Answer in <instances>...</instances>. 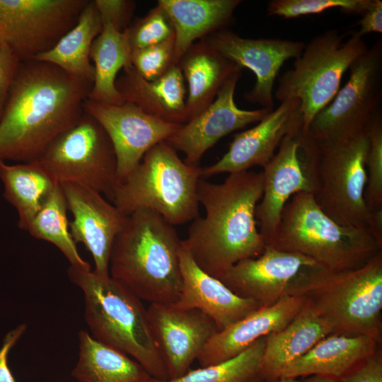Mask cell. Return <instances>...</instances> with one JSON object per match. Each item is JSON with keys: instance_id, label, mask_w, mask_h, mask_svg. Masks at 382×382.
Listing matches in <instances>:
<instances>
[{"instance_id": "cell-23", "label": "cell", "mask_w": 382, "mask_h": 382, "mask_svg": "<svg viewBox=\"0 0 382 382\" xmlns=\"http://www.w3.org/2000/svg\"><path fill=\"white\" fill-rule=\"evenodd\" d=\"M122 71L115 85L123 103H132L145 113L168 122H186L187 90L178 64L154 81L143 79L132 64Z\"/></svg>"}, {"instance_id": "cell-9", "label": "cell", "mask_w": 382, "mask_h": 382, "mask_svg": "<svg viewBox=\"0 0 382 382\" xmlns=\"http://www.w3.org/2000/svg\"><path fill=\"white\" fill-rule=\"evenodd\" d=\"M367 49L357 31L346 41L335 29L321 33L305 45L292 67L279 78L275 99L299 101L302 130L306 132L316 115L336 96L345 73Z\"/></svg>"}, {"instance_id": "cell-19", "label": "cell", "mask_w": 382, "mask_h": 382, "mask_svg": "<svg viewBox=\"0 0 382 382\" xmlns=\"http://www.w3.org/2000/svg\"><path fill=\"white\" fill-rule=\"evenodd\" d=\"M60 185L73 215L69 230L74 241L83 243L89 251L96 274L109 275L111 249L128 215L96 190L71 183Z\"/></svg>"}, {"instance_id": "cell-35", "label": "cell", "mask_w": 382, "mask_h": 382, "mask_svg": "<svg viewBox=\"0 0 382 382\" xmlns=\"http://www.w3.org/2000/svg\"><path fill=\"white\" fill-rule=\"evenodd\" d=\"M369 147L366 160L364 199L371 212L382 208V114L380 109L366 127Z\"/></svg>"}, {"instance_id": "cell-1", "label": "cell", "mask_w": 382, "mask_h": 382, "mask_svg": "<svg viewBox=\"0 0 382 382\" xmlns=\"http://www.w3.org/2000/svg\"><path fill=\"white\" fill-rule=\"evenodd\" d=\"M92 86L52 64L21 62L0 119V161L38 159L82 117Z\"/></svg>"}, {"instance_id": "cell-6", "label": "cell", "mask_w": 382, "mask_h": 382, "mask_svg": "<svg viewBox=\"0 0 382 382\" xmlns=\"http://www.w3.org/2000/svg\"><path fill=\"white\" fill-rule=\"evenodd\" d=\"M202 168L182 161L165 141L150 149L118 183L112 203L123 214L151 210L173 226L199 216L197 187Z\"/></svg>"}, {"instance_id": "cell-16", "label": "cell", "mask_w": 382, "mask_h": 382, "mask_svg": "<svg viewBox=\"0 0 382 382\" xmlns=\"http://www.w3.org/2000/svg\"><path fill=\"white\" fill-rule=\"evenodd\" d=\"M201 40L241 69L253 72L255 83L245 98L271 111L274 110V85L279 70L287 60L298 58L306 45L297 40L245 38L227 28Z\"/></svg>"}, {"instance_id": "cell-27", "label": "cell", "mask_w": 382, "mask_h": 382, "mask_svg": "<svg viewBox=\"0 0 382 382\" xmlns=\"http://www.w3.org/2000/svg\"><path fill=\"white\" fill-rule=\"evenodd\" d=\"M241 0H158L173 25L175 34V63L189 47L224 29L234 21Z\"/></svg>"}, {"instance_id": "cell-4", "label": "cell", "mask_w": 382, "mask_h": 382, "mask_svg": "<svg viewBox=\"0 0 382 382\" xmlns=\"http://www.w3.org/2000/svg\"><path fill=\"white\" fill-rule=\"evenodd\" d=\"M70 281L83 294L84 318L99 342L138 362L152 378L168 380L166 365L154 340L142 301L110 275L69 266Z\"/></svg>"}, {"instance_id": "cell-12", "label": "cell", "mask_w": 382, "mask_h": 382, "mask_svg": "<svg viewBox=\"0 0 382 382\" xmlns=\"http://www.w3.org/2000/svg\"><path fill=\"white\" fill-rule=\"evenodd\" d=\"M87 0H0V37L21 62L52 49L77 22Z\"/></svg>"}, {"instance_id": "cell-38", "label": "cell", "mask_w": 382, "mask_h": 382, "mask_svg": "<svg viewBox=\"0 0 382 382\" xmlns=\"http://www.w3.org/2000/svg\"><path fill=\"white\" fill-rule=\"evenodd\" d=\"M102 24H110L123 33L132 23L136 3L130 0H94Z\"/></svg>"}, {"instance_id": "cell-46", "label": "cell", "mask_w": 382, "mask_h": 382, "mask_svg": "<svg viewBox=\"0 0 382 382\" xmlns=\"http://www.w3.org/2000/svg\"><path fill=\"white\" fill-rule=\"evenodd\" d=\"M262 380H263L261 377L251 381V382H260Z\"/></svg>"}, {"instance_id": "cell-47", "label": "cell", "mask_w": 382, "mask_h": 382, "mask_svg": "<svg viewBox=\"0 0 382 382\" xmlns=\"http://www.w3.org/2000/svg\"><path fill=\"white\" fill-rule=\"evenodd\" d=\"M4 44L1 40V38L0 37V50L4 47Z\"/></svg>"}, {"instance_id": "cell-22", "label": "cell", "mask_w": 382, "mask_h": 382, "mask_svg": "<svg viewBox=\"0 0 382 382\" xmlns=\"http://www.w3.org/2000/svg\"><path fill=\"white\" fill-rule=\"evenodd\" d=\"M180 265L183 286L173 305L180 309H197L215 323L219 331L238 321L260 306L241 297L219 279L203 271L182 243Z\"/></svg>"}, {"instance_id": "cell-3", "label": "cell", "mask_w": 382, "mask_h": 382, "mask_svg": "<svg viewBox=\"0 0 382 382\" xmlns=\"http://www.w3.org/2000/svg\"><path fill=\"white\" fill-rule=\"evenodd\" d=\"M181 247L174 226L161 216L151 210L134 212L114 241L109 275L141 301L173 304L183 286Z\"/></svg>"}, {"instance_id": "cell-13", "label": "cell", "mask_w": 382, "mask_h": 382, "mask_svg": "<svg viewBox=\"0 0 382 382\" xmlns=\"http://www.w3.org/2000/svg\"><path fill=\"white\" fill-rule=\"evenodd\" d=\"M326 271L306 255L266 245L260 256L237 262L219 279L236 295L268 306Z\"/></svg>"}, {"instance_id": "cell-43", "label": "cell", "mask_w": 382, "mask_h": 382, "mask_svg": "<svg viewBox=\"0 0 382 382\" xmlns=\"http://www.w3.org/2000/svg\"><path fill=\"white\" fill-rule=\"evenodd\" d=\"M368 231L382 246V208L371 212Z\"/></svg>"}, {"instance_id": "cell-41", "label": "cell", "mask_w": 382, "mask_h": 382, "mask_svg": "<svg viewBox=\"0 0 382 382\" xmlns=\"http://www.w3.org/2000/svg\"><path fill=\"white\" fill-rule=\"evenodd\" d=\"M357 23L359 27L357 34L361 37L371 33H382V1L371 0L366 11Z\"/></svg>"}, {"instance_id": "cell-26", "label": "cell", "mask_w": 382, "mask_h": 382, "mask_svg": "<svg viewBox=\"0 0 382 382\" xmlns=\"http://www.w3.org/2000/svg\"><path fill=\"white\" fill-rule=\"evenodd\" d=\"M332 333L331 325L304 300L300 311L286 326L265 337L262 378H279L291 363Z\"/></svg>"}, {"instance_id": "cell-14", "label": "cell", "mask_w": 382, "mask_h": 382, "mask_svg": "<svg viewBox=\"0 0 382 382\" xmlns=\"http://www.w3.org/2000/svg\"><path fill=\"white\" fill-rule=\"evenodd\" d=\"M307 141L302 128L286 135L263 167V191L255 219L265 245L274 235L290 198L299 192L314 191L313 164Z\"/></svg>"}, {"instance_id": "cell-25", "label": "cell", "mask_w": 382, "mask_h": 382, "mask_svg": "<svg viewBox=\"0 0 382 382\" xmlns=\"http://www.w3.org/2000/svg\"><path fill=\"white\" fill-rule=\"evenodd\" d=\"M178 65L187 85L186 122L208 107L225 83L242 71L204 40L192 45Z\"/></svg>"}, {"instance_id": "cell-39", "label": "cell", "mask_w": 382, "mask_h": 382, "mask_svg": "<svg viewBox=\"0 0 382 382\" xmlns=\"http://www.w3.org/2000/svg\"><path fill=\"white\" fill-rule=\"evenodd\" d=\"M21 61L5 45L0 50V119Z\"/></svg>"}, {"instance_id": "cell-2", "label": "cell", "mask_w": 382, "mask_h": 382, "mask_svg": "<svg viewBox=\"0 0 382 382\" xmlns=\"http://www.w3.org/2000/svg\"><path fill=\"white\" fill-rule=\"evenodd\" d=\"M262 191V173L228 174L219 184L199 179L197 195L205 214L192 221L182 243L206 273L220 279L237 262L263 253L255 219Z\"/></svg>"}, {"instance_id": "cell-44", "label": "cell", "mask_w": 382, "mask_h": 382, "mask_svg": "<svg viewBox=\"0 0 382 382\" xmlns=\"http://www.w3.org/2000/svg\"><path fill=\"white\" fill-rule=\"evenodd\" d=\"M301 382H339L336 380L320 376L318 375H311L306 377H303V379L301 380Z\"/></svg>"}, {"instance_id": "cell-37", "label": "cell", "mask_w": 382, "mask_h": 382, "mask_svg": "<svg viewBox=\"0 0 382 382\" xmlns=\"http://www.w3.org/2000/svg\"><path fill=\"white\" fill-rule=\"evenodd\" d=\"M131 64L147 81L160 78L175 64V35L160 43L132 50Z\"/></svg>"}, {"instance_id": "cell-5", "label": "cell", "mask_w": 382, "mask_h": 382, "mask_svg": "<svg viewBox=\"0 0 382 382\" xmlns=\"http://www.w3.org/2000/svg\"><path fill=\"white\" fill-rule=\"evenodd\" d=\"M266 245L306 255L332 272L358 268L382 252V246L368 231L338 224L320 209L310 192L290 198Z\"/></svg>"}, {"instance_id": "cell-28", "label": "cell", "mask_w": 382, "mask_h": 382, "mask_svg": "<svg viewBox=\"0 0 382 382\" xmlns=\"http://www.w3.org/2000/svg\"><path fill=\"white\" fill-rule=\"evenodd\" d=\"M102 26L94 1H88L76 23L52 49L32 59L52 64L73 76L93 82L91 51Z\"/></svg>"}, {"instance_id": "cell-7", "label": "cell", "mask_w": 382, "mask_h": 382, "mask_svg": "<svg viewBox=\"0 0 382 382\" xmlns=\"http://www.w3.org/2000/svg\"><path fill=\"white\" fill-rule=\"evenodd\" d=\"M301 296L333 333L381 341L382 252L351 270L326 271L293 295Z\"/></svg>"}, {"instance_id": "cell-36", "label": "cell", "mask_w": 382, "mask_h": 382, "mask_svg": "<svg viewBox=\"0 0 382 382\" xmlns=\"http://www.w3.org/2000/svg\"><path fill=\"white\" fill-rule=\"evenodd\" d=\"M131 50L149 47L175 35L173 25L165 10L158 4L125 30Z\"/></svg>"}, {"instance_id": "cell-15", "label": "cell", "mask_w": 382, "mask_h": 382, "mask_svg": "<svg viewBox=\"0 0 382 382\" xmlns=\"http://www.w3.org/2000/svg\"><path fill=\"white\" fill-rule=\"evenodd\" d=\"M83 110L102 126L111 141L118 183L139 165L150 149L166 141L183 125L148 115L130 103L109 105L88 98Z\"/></svg>"}, {"instance_id": "cell-17", "label": "cell", "mask_w": 382, "mask_h": 382, "mask_svg": "<svg viewBox=\"0 0 382 382\" xmlns=\"http://www.w3.org/2000/svg\"><path fill=\"white\" fill-rule=\"evenodd\" d=\"M146 309L168 379L183 376L219 331L215 323L201 311L180 309L173 304L150 303Z\"/></svg>"}, {"instance_id": "cell-21", "label": "cell", "mask_w": 382, "mask_h": 382, "mask_svg": "<svg viewBox=\"0 0 382 382\" xmlns=\"http://www.w3.org/2000/svg\"><path fill=\"white\" fill-rule=\"evenodd\" d=\"M304 303L301 296H286L275 303L260 306L242 319L215 333L197 358L201 367L231 359L259 339L278 332L298 314Z\"/></svg>"}, {"instance_id": "cell-48", "label": "cell", "mask_w": 382, "mask_h": 382, "mask_svg": "<svg viewBox=\"0 0 382 382\" xmlns=\"http://www.w3.org/2000/svg\"><path fill=\"white\" fill-rule=\"evenodd\" d=\"M260 382H266L265 380H262Z\"/></svg>"}, {"instance_id": "cell-40", "label": "cell", "mask_w": 382, "mask_h": 382, "mask_svg": "<svg viewBox=\"0 0 382 382\" xmlns=\"http://www.w3.org/2000/svg\"><path fill=\"white\" fill-rule=\"evenodd\" d=\"M340 382H382V354L381 349L367 359Z\"/></svg>"}, {"instance_id": "cell-24", "label": "cell", "mask_w": 382, "mask_h": 382, "mask_svg": "<svg viewBox=\"0 0 382 382\" xmlns=\"http://www.w3.org/2000/svg\"><path fill=\"white\" fill-rule=\"evenodd\" d=\"M378 347L379 342L368 336L331 334L291 363L280 377L318 375L340 382L373 355Z\"/></svg>"}, {"instance_id": "cell-18", "label": "cell", "mask_w": 382, "mask_h": 382, "mask_svg": "<svg viewBox=\"0 0 382 382\" xmlns=\"http://www.w3.org/2000/svg\"><path fill=\"white\" fill-rule=\"evenodd\" d=\"M241 72L232 76L214 100L197 115L180 126L165 141L185 156V162L199 166L204 154L221 138L250 124L258 122L271 110H243L235 103L234 94Z\"/></svg>"}, {"instance_id": "cell-32", "label": "cell", "mask_w": 382, "mask_h": 382, "mask_svg": "<svg viewBox=\"0 0 382 382\" xmlns=\"http://www.w3.org/2000/svg\"><path fill=\"white\" fill-rule=\"evenodd\" d=\"M67 204L60 184L57 183L40 210L30 222L28 231L34 238L55 245L70 263L80 270H91L88 262L78 251L69 230Z\"/></svg>"}, {"instance_id": "cell-42", "label": "cell", "mask_w": 382, "mask_h": 382, "mask_svg": "<svg viewBox=\"0 0 382 382\" xmlns=\"http://www.w3.org/2000/svg\"><path fill=\"white\" fill-rule=\"evenodd\" d=\"M26 325L21 324L10 331L4 337L3 345L0 349V382H16L8 366V355L11 348L23 335Z\"/></svg>"}, {"instance_id": "cell-34", "label": "cell", "mask_w": 382, "mask_h": 382, "mask_svg": "<svg viewBox=\"0 0 382 382\" xmlns=\"http://www.w3.org/2000/svg\"><path fill=\"white\" fill-rule=\"evenodd\" d=\"M370 3L371 0H272L267 4V12L269 16L287 19L337 8L345 14L361 16Z\"/></svg>"}, {"instance_id": "cell-33", "label": "cell", "mask_w": 382, "mask_h": 382, "mask_svg": "<svg viewBox=\"0 0 382 382\" xmlns=\"http://www.w3.org/2000/svg\"><path fill=\"white\" fill-rule=\"evenodd\" d=\"M265 345V337L222 363L188 370L174 379L160 380L149 376L143 382H251L261 377Z\"/></svg>"}, {"instance_id": "cell-45", "label": "cell", "mask_w": 382, "mask_h": 382, "mask_svg": "<svg viewBox=\"0 0 382 382\" xmlns=\"http://www.w3.org/2000/svg\"><path fill=\"white\" fill-rule=\"evenodd\" d=\"M266 382H301L298 378L280 377L271 381H265Z\"/></svg>"}, {"instance_id": "cell-31", "label": "cell", "mask_w": 382, "mask_h": 382, "mask_svg": "<svg viewBox=\"0 0 382 382\" xmlns=\"http://www.w3.org/2000/svg\"><path fill=\"white\" fill-rule=\"evenodd\" d=\"M4 197L16 209L18 227L28 231L57 183L36 161L8 164L0 161Z\"/></svg>"}, {"instance_id": "cell-20", "label": "cell", "mask_w": 382, "mask_h": 382, "mask_svg": "<svg viewBox=\"0 0 382 382\" xmlns=\"http://www.w3.org/2000/svg\"><path fill=\"white\" fill-rule=\"evenodd\" d=\"M300 103L291 99L280 103L257 124L233 135L228 149L215 163L202 168V178L227 173L262 168L272 159L283 139L302 128Z\"/></svg>"}, {"instance_id": "cell-8", "label": "cell", "mask_w": 382, "mask_h": 382, "mask_svg": "<svg viewBox=\"0 0 382 382\" xmlns=\"http://www.w3.org/2000/svg\"><path fill=\"white\" fill-rule=\"evenodd\" d=\"M306 134L313 164L316 202L338 224L368 231L371 211L364 199L369 147L366 129L336 141H319Z\"/></svg>"}, {"instance_id": "cell-10", "label": "cell", "mask_w": 382, "mask_h": 382, "mask_svg": "<svg viewBox=\"0 0 382 382\" xmlns=\"http://www.w3.org/2000/svg\"><path fill=\"white\" fill-rule=\"evenodd\" d=\"M34 161L54 182L81 185L112 201L118 185L114 149L102 126L85 112Z\"/></svg>"}, {"instance_id": "cell-30", "label": "cell", "mask_w": 382, "mask_h": 382, "mask_svg": "<svg viewBox=\"0 0 382 382\" xmlns=\"http://www.w3.org/2000/svg\"><path fill=\"white\" fill-rule=\"evenodd\" d=\"M102 30L92 45L91 60L94 77L88 99L95 102L123 103L116 88L118 72L131 64V48L125 31L117 30L110 24H102Z\"/></svg>"}, {"instance_id": "cell-29", "label": "cell", "mask_w": 382, "mask_h": 382, "mask_svg": "<svg viewBox=\"0 0 382 382\" xmlns=\"http://www.w3.org/2000/svg\"><path fill=\"white\" fill-rule=\"evenodd\" d=\"M79 340V359L71 372L78 382H143L150 376L135 360L89 332L81 330Z\"/></svg>"}, {"instance_id": "cell-11", "label": "cell", "mask_w": 382, "mask_h": 382, "mask_svg": "<svg viewBox=\"0 0 382 382\" xmlns=\"http://www.w3.org/2000/svg\"><path fill=\"white\" fill-rule=\"evenodd\" d=\"M348 71L347 83L316 115L305 132L315 140L336 141L360 134L381 109V39L360 55Z\"/></svg>"}]
</instances>
